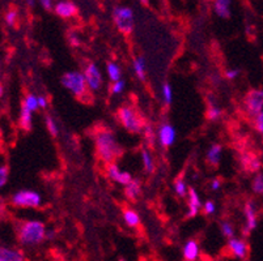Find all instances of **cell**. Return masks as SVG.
Listing matches in <instances>:
<instances>
[{
    "instance_id": "cell-36",
    "label": "cell",
    "mask_w": 263,
    "mask_h": 261,
    "mask_svg": "<svg viewBox=\"0 0 263 261\" xmlns=\"http://www.w3.org/2000/svg\"><path fill=\"white\" fill-rule=\"evenodd\" d=\"M255 128L263 136V110L255 116Z\"/></svg>"
},
{
    "instance_id": "cell-17",
    "label": "cell",
    "mask_w": 263,
    "mask_h": 261,
    "mask_svg": "<svg viewBox=\"0 0 263 261\" xmlns=\"http://www.w3.org/2000/svg\"><path fill=\"white\" fill-rule=\"evenodd\" d=\"M241 162H242V166L245 167V170L250 172H257L260 169V166H262L259 159L253 154H245L242 159H241Z\"/></svg>"
},
{
    "instance_id": "cell-3",
    "label": "cell",
    "mask_w": 263,
    "mask_h": 261,
    "mask_svg": "<svg viewBox=\"0 0 263 261\" xmlns=\"http://www.w3.org/2000/svg\"><path fill=\"white\" fill-rule=\"evenodd\" d=\"M62 84H63L64 88L70 90L75 97H78L79 99L84 97L87 94V81H85L84 73H80V72H67L62 76Z\"/></svg>"
},
{
    "instance_id": "cell-43",
    "label": "cell",
    "mask_w": 263,
    "mask_h": 261,
    "mask_svg": "<svg viewBox=\"0 0 263 261\" xmlns=\"http://www.w3.org/2000/svg\"><path fill=\"white\" fill-rule=\"evenodd\" d=\"M220 184H221V183H220L219 179H216V180H212V183H211V188H212V190H214V191L219 190V188H220Z\"/></svg>"
},
{
    "instance_id": "cell-24",
    "label": "cell",
    "mask_w": 263,
    "mask_h": 261,
    "mask_svg": "<svg viewBox=\"0 0 263 261\" xmlns=\"http://www.w3.org/2000/svg\"><path fill=\"white\" fill-rule=\"evenodd\" d=\"M107 68V75H109L110 80L114 81V83H117V81L121 80V68H119L118 66H117L116 63H113V62H109L106 66Z\"/></svg>"
},
{
    "instance_id": "cell-9",
    "label": "cell",
    "mask_w": 263,
    "mask_h": 261,
    "mask_svg": "<svg viewBox=\"0 0 263 261\" xmlns=\"http://www.w3.org/2000/svg\"><path fill=\"white\" fill-rule=\"evenodd\" d=\"M245 218H246V225L245 229H243V235H249L252 230H254L257 227V209H255V205L252 200L248 201L245 205Z\"/></svg>"
},
{
    "instance_id": "cell-42",
    "label": "cell",
    "mask_w": 263,
    "mask_h": 261,
    "mask_svg": "<svg viewBox=\"0 0 263 261\" xmlns=\"http://www.w3.org/2000/svg\"><path fill=\"white\" fill-rule=\"evenodd\" d=\"M6 213V201L0 197V215H3Z\"/></svg>"
},
{
    "instance_id": "cell-16",
    "label": "cell",
    "mask_w": 263,
    "mask_h": 261,
    "mask_svg": "<svg viewBox=\"0 0 263 261\" xmlns=\"http://www.w3.org/2000/svg\"><path fill=\"white\" fill-rule=\"evenodd\" d=\"M199 256V247L195 240H189L183 247V257L187 261H195Z\"/></svg>"
},
{
    "instance_id": "cell-4",
    "label": "cell",
    "mask_w": 263,
    "mask_h": 261,
    "mask_svg": "<svg viewBox=\"0 0 263 261\" xmlns=\"http://www.w3.org/2000/svg\"><path fill=\"white\" fill-rule=\"evenodd\" d=\"M118 118L121 121V123L123 124V127L127 131L133 133H139L143 128V122L139 118V115L136 114L135 110L131 109V107H121L118 110Z\"/></svg>"
},
{
    "instance_id": "cell-5",
    "label": "cell",
    "mask_w": 263,
    "mask_h": 261,
    "mask_svg": "<svg viewBox=\"0 0 263 261\" xmlns=\"http://www.w3.org/2000/svg\"><path fill=\"white\" fill-rule=\"evenodd\" d=\"M11 203L17 208H38L42 203V198L38 192L30 190L18 191L12 196Z\"/></svg>"
},
{
    "instance_id": "cell-21",
    "label": "cell",
    "mask_w": 263,
    "mask_h": 261,
    "mask_svg": "<svg viewBox=\"0 0 263 261\" xmlns=\"http://www.w3.org/2000/svg\"><path fill=\"white\" fill-rule=\"evenodd\" d=\"M33 112L28 111L26 109H23L21 107V114H20V126L23 127L25 131H30L32 129L33 124V118H32Z\"/></svg>"
},
{
    "instance_id": "cell-29",
    "label": "cell",
    "mask_w": 263,
    "mask_h": 261,
    "mask_svg": "<svg viewBox=\"0 0 263 261\" xmlns=\"http://www.w3.org/2000/svg\"><path fill=\"white\" fill-rule=\"evenodd\" d=\"M45 122H46V127H47V131L50 132V135L52 137H57L58 136V127H57V123L54 122V119L50 116V115H46V118H45Z\"/></svg>"
},
{
    "instance_id": "cell-32",
    "label": "cell",
    "mask_w": 263,
    "mask_h": 261,
    "mask_svg": "<svg viewBox=\"0 0 263 261\" xmlns=\"http://www.w3.org/2000/svg\"><path fill=\"white\" fill-rule=\"evenodd\" d=\"M221 233H223L224 236L232 239V236L234 235V230L229 222H223V224H221Z\"/></svg>"
},
{
    "instance_id": "cell-41",
    "label": "cell",
    "mask_w": 263,
    "mask_h": 261,
    "mask_svg": "<svg viewBox=\"0 0 263 261\" xmlns=\"http://www.w3.org/2000/svg\"><path fill=\"white\" fill-rule=\"evenodd\" d=\"M41 3H42L44 8L47 9V11L51 9V0H41Z\"/></svg>"
},
{
    "instance_id": "cell-20",
    "label": "cell",
    "mask_w": 263,
    "mask_h": 261,
    "mask_svg": "<svg viewBox=\"0 0 263 261\" xmlns=\"http://www.w3.org/2000/svg\"><path fill=\"white\" fill-rule=\"evenodd\" d=\"M124 193H126V196H127L130 200H136L140 193V180L139 179H133V182L126 186Z\"/></svg>"
},
{
    "instance_id": "cell-34",
    "label": "cell",
    "mask_w": 263,
    "mask_h": 261,
    "mask_svg": "<svg viewBox=\"0 0 263 261\" xmlns=\"http://www.w3.org/2000/svg\"><path fill=\"white\" fill-rule=\"evenodd\" d=\"M124 86H126L124 80L117 81V83H114V85L111 86V93H113V94H122L124 90Z\"/></svg>"
},
{
    "instance_id": "cell-2",
    "label": "cell",
    "mask_w": 263,
    "mask_h": 261,
    "mask_svg": "<svg viewBox=\"0 0 263 261\" xmlns=\"http://www.w3.org/2000/svg\"><path fill=\"white\" fill-rule=\"evenodd\" d=\"M18 242L24 246H35L46 238L45 225L40 221L24 222L18 229Z\"/></svg>"
},
{
    "instance_id": "cell-26",
    "label": "cell",
    "mask_w": 263,
    "mask_h": 261,
    "mask_svg": "<svg viewBox=\"0 0 263 261\" xmlns=\"http://www.w3.org/2000/svg\"><path fill=\"white\" fill-rule=\"evenodd\" d=\"M142 161H143V166H144V170L151 174V172L154 171L155 165H154V158L151 155V153L148 152L147 149L142 150Z\"/></svg>"
},
{
    "instance_id": "cell-22",
    "label": "cell",
    "mask_w": 263,
    "mask_h": 261,
    "mask_svg": "<svg viewBox=\"0 0 263 261\" xmlns=\"http://www.w3.org/2000/svg\"><path fill=\"white\" fill-rule=\"evenodd\" d=\"M38 107H40L38 106V97H35L34 94H28L24 98L23 109H26L30 112H34Z\"/></svg>"
},
{
    "instance_id": "cell-28",
    "label": "cell",
    "mask_w": 263,
    "mask_h": 261,
    "mask_svg": "<svg viewBox=\"0 0 263 261\" xmlns=\"http://www.w3.org/2000/svg\"><path fill=\"white\" fill-rule=\"evenodd\" d=\"M252 188L258 195H263V174H257L255 178L253 179Z\"/></svg>"
},
{
    "instance_id": "cell-6",
    "label": "cell",
    "mask_w": 263,
    "mask_h": 261,
    "mask_svg": "<svg viewBox=\"0 0 263 261\" xmlns=\"http://www.w3.org/2000/svg\"><path fill=\"white\" fill-rule=\"evenodd\" d=\"M114 21L118 29L124 34H130L134 29V12L127 7H118L113 12Z\"/></svg>"
},
{
    "instance_id": "cell-8",
    "label": "cell",
    "mask_w": 263,
    "mask_h": 261,
    "mask_svg": "<svg viewBox=\"0 0 263 261\" xmlns=\"http://www.w3.org/2000/svg\"><path fill=\"white\" fill-rule=\"evenodd\" d=\"M84 77L87 81V85L92 92H97L102 85V76L99 67L95 63H89L85 68Z\"/></svg>"
},
{
    "instance_id": "cell-19",
    "label": "cell",
    "mask_w": 263,
    "mask_h": 261,
    "mask_svg": "<svg viewBox=\"0 0 263 261\" xmlns=\"http://www.w3.org/2000/svg\"><path fill=\"white\" fill-rule=\"evenodd\" d=\"M221 153H223V148L219 144H214L211 148H210L209 153H207V161L210 162L214 166H217L220 162V158H221Z\"/></svg>"
},
{
    "instance_id": "cell-38",
    "label": "cell",
    "mask_w": 263,
    "mask_h": 261,
    "mask_svg": "<svg viewBox=\"0 0 263 261\" xmlns=\"http://www.w3.org/2000/svg\"><path fill=\"white\" fill-rule=\"evenodd\" d=\"M240 75V71L236 68L233 69H228V71L226 72V77L229 78V80H234V78L237 77V76Z\"/></svg>"
},
{
    "instance_id": "cell-15",
    "label": "cell",
    "mask_w": 263,
    "mask_h": 261,
    "mask_svg": "<svg viewBox=\"0 0 263 261\" xmlns=\"http://www.w3.org/2000/svg\"><path fill=\"white\" fill-rule=\"evenodd\" d=\"M0 261H25V257L20 251L0 247Z\"/></svg>"
},
{
    "instance_id": "cell-44",
    "label": "cell",
    "mask_w": 263,
    "mask_h": 261,
    "mask_svg": "<svg viewBox=\"0 0 263 261\" xmlns=\"http://www.w3.org/2000/svg\"><path fill=\"white\" fill-rule=\"evenodd\" d=\"M54 231H52V230H51V231H50V233H47V236H46V238H50V239H52V238H54Z\"/></svg>"
},
{
    "instance_id": "cell-18",
    "label": "cell",
    "mask_w": 263,
    "mask_h": 261,
    "mask_svg": "<svg viewBox=\"0 0 263 261\" xmlns=\"http://www.w3.org/2000/svg\"><path fill=\"white\" fill-rule=\"evenodd\" d=\"M215 12L221 18H229L231 16V0H216Z\"/></svg>"
},
{
    "instance_id": "cell-10",
    "label": "cell",
    "mask_w": 263,
    "mask_h": 261,
    "mask_svg": "<svg viewBox=\"0 0 263 261\" xmlns=\"http://www.w3.org/2000/svg\"><path fill=\"white\" fill-rule=\"evenodd\" d=\"M176 128L171 124H162L159 131V140L162 147H171L176 141Z\"/></svg>"
},
{
    "instance_id": "cell-14",
    "label": "cell",
    "mask_w": 263,
    "mask_h": 261,
    "mask_svg": "<svg viewBox=\"0 0 263 261\" xmlns=\"http://www.w3.org/2000/svg\"><path fill=\"white\" fill-rule=\"evenodd\" d=\"M229 250L232 251V253H233L236 257L243 258L246 256V252H248V246H246L245 242L241 240V239L232 238L231 240H229Z\"/></svg>"
},
{
    "instance_id": "cell-40",
    "label": "cell",
    "mask_w": 263,
    "mask_h": 261,
    "mask_svg": "<svg viewBox=\"0 0 263 261\" xmlns=\"http://www.w3.org/2000/svg\"><path fill=\"white\" fill-rule=\"evenodd\" d=\"M38 106L41 107V109H45V107L47 106V101L45 97H38Z\"/></svg>"
},
{
    "instance_id": "cell-7",
    "label": "cell",
    "mask_w": 263,
    "mask_h": 261,
    "mask_svg": "<svg viewBox=\"0 0 263 261\" xmlns=\"http://www.w3.org/2000/svg\"><path fill=\"white\" fill-rule=\"evenodd\" d=\"M246 111L252 116H257L263 110V90L262 89H252L249 90L243 98Z\"/></svg>"
},
{
    "instance_id": "cell-25",
    "label": "cell",
    "mask_w": 263,
    "mask_h": 261,
    "mask_svg": "<svg viewBox=\"0 0 263 261\" xmlns=\"http://www.w3.org/2000/svg\"><path fill=\"white\" fill-rule=\"evenodd\" d=\"M123 217H124V222H126V224H127L128 226H131V227L138 226V225H139V222H140L139 214H138L135 210H131V209L126 210V212H124V214H123Z\"/></svg>"
},
{
    "instance_id": "cell-1",
    "label": "cell",
    "mask_w": 263,
    "mask_h": 261,
    "mask_svg": "<svg viewBox=\"0 0 263 261\" xmlns=\"http://www.w3.org/2000/svg\"><path fill=\"white\" fill-rule=\"evenodd\" d=\"M96 148L100 158L107 164H113V161L121 154V149L116 140V136L110 131H102L99 132L96 137Z\"/></svg>"
},
{
    "instance_id": "cell-23",
    "label": "cell",
    "mask_w": 263,
    "mask_h": 261,
    "mask_svg": "<svg viewBox=\"0 0 263 261\" xmlns=\"http://www.w3.org/2000/svg\"><path fill=\"white\" fill-rule=\"evenodd\" d=\"M134 68H135L136 76L140 78V80H145V61L144 57L139 56L136 57L134 61Z\"/></svg>"
},
{
    "instance_id": "cell-33",
    "label": "cell",
    "mask_w": 263,
    "mask_h": 261,
    "mask_svg": "<svg viewBox=\"0 0 263 261\" xmlns=\"http://www.w3.org/2000/svg\"><path fill=\"white\" fill-rule=\"evenodd\" d=\"M220 115H221V110L216 106H211L210 107L209 112H207V118H209L210 121H216Z\"/></svg>"
},
{
    "instance_id": "cell-46",
    "label": "cell",
    "mask_w": 263,
    "mask_h": 261,
    "mask_svg": "<svg viewBox=\"0 0 263 261\" xmlns=\"http://www.w3.org/2000/svg\"><path fill=\"white\" fill-rule=\"evenodd\" d=\"M3 93H4V90H3V86L0 85V98L3 97Z\"/></svg>"
},
{
    "instance_id": "cell-37",
    "label": "cell",
    "mask_w": 263,
    "mask_h": 261,
    "mask_svg": "<svg viewBox=\"0 0 263 261\" xmlns=\"http://www.w3.org/2000/svg\"><path fill=\"white\" fill-rule=\"evenodd\" d=\"M203 208H204L205 214H212L215 212V204L212 201H205V204L203 205Z\"/></svg>"
},
{
    "instance_id": "cell-35",
    "label": "cell",
    "mask_w": 263,
    "mask_h": 261,
    "mask_svg": "<svg viewBox=\"0 0 263 261\" xmlns=\"http://www.w3.org/2000/svg\"><path fill=\"white\" fill-rule=\"evenodd\" d=\"M16 20H17V12L16 11H9L8 13L6 14V21L9 26H13L16 24Z\"/></svg>"
},
{
    "instance_id": "cell-31",
    "label": "cell",
    "mask_w": 263,
    "mask_h": 261,
    "mask_svg": "<svg viewBox=\"0 0 263 261\" xmlns=\"http://www.w3.org/2000/svg\"><path fill=\"white\" fill-rule=\"evenodd\" d=\"M174 188H176V192L178 196H181V197L186 196V183L182 179H177L176 183H174Z\"/></svg>"
},
{
    "instance_id": "cell-13",
    "label": "cell",
    "mask_w": 263,
    "mask_h": 261,
    "mask_svg": "<svg viewBox=\"0 0 263 261\" xmlns=\"http://www.w3.org/2000/svg\"><path fill=\"white\" fill-rule=\"evenodd\" d=\"M189 197H190V200H189L187 215L189 217H195V215L198 214V212H199L200 207H202L199 195H198V192L194 190V188H190V190H189Z\"/></svg>"
},
{
    "instance_id": "cell-12",
    "label": "cell",
    "mask_w": 263,
    "mask_h": 261,
    "mask_svg": "<svg viewBox=\"0 0 263 261\" xmlns=\"http://www.w3.org/2000/svg\"><path fill=\"white\" fill-rule=\"evenodd\" d=\"M55 13L59 14L61 17L63 18H68L72 17L78 13V8L73 3L71 2H59L57 6H55Z\"/></svg>"
},
{
    "instance_id": "cell-39",
    "label": "cell",
    "mask_w": 263,
    "mask_h": 261,
    "mask_svg": "<svg viewBox=\"0 0 263 261\" xmlns=\"http://www.w3.org/2000/svg\"><path fill=\"white\" fill-rule=\"evenodd\" d=\"M145 136H147V140L149 141V144L154 143L155 135L154 132H152V128H151V127H147V128H145Z\"/></svg>"
},
{
    "instance_id": "cell-45",
    "label": "cell",
    "mask_w": 263,
    "mask_h": 261,
    "mask_svg": "<svg viewBox=\"0 0 263 261\" xmlns=\"http://www.w3.org/2000/svg\"><path fill=\"white\" fill-rule=\"evenodd\" d=\"M26 3H29L30 7L34 6V0H26Z\"/></svg>"
},
{
    "instance_id": "cell-30",
    "label": "cell",
    "mask_w": 263,
    "mask_h": 261,
    "mask_svg": "<svg viewBox=\"0 0 263 261\" xmlns=\"http://www.w3.org/2000/svg\"><path fill=\"white\" fill-rule=\"evenodd\" d=\"M8 176H9V170L8 166L3 165V166H0V188H3L4 186L8 182Z\"/></svg>"
},
{
    "instance_id": "cell-11",
    "label": "cell",
    "mask_w": 263,
    "mask_h": 261,
    "mask_svg": "<svg viewBox=\"0 0 263 261\" xmlns=\"http://www.w3.org/2000/svg\"><path fill=\"white\" fill-rule=\"evenodd\" d=\"M107 174H109V176L113 179L114 182H117V183L119 184L127 186V184H130L131 182H133V176H131L130 172L121 171V170L118 169V166L114 164H110L109 166H107Z\"/></svg>"
},
{
    "instance_id": "cell-27",
    "label": "cell",
    "mask_w": 263,
    "mask_h": 261,
    "mask_svg": "<svg viewBox=\"0 0 263 261\" xmlns=\"http://www.w3.org/2000/svg\"><path fill=\"white\" fill-rule=\"evenodd\" d=\"M161 94H162V99L165 101V104L171 105L172 99H173V92H172V86L169 85L168 83H164L161 86Z\"/></svg>"
}]
</instances>
